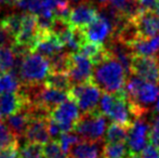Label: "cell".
<instances>
[{"mask_svg":"<svg viewBox=\"0 0 159 158\" xmlns=\"http://www.w3.org/2000/svg\"><path fill=\"white\" fill-rule=\"evenodd\" d=\"M95 66L92 80L103 92L114 93L125 89L127 72L113 54Z\"/></svg>","mask_w":159,"mask_h":158,"instance_id":"6da1fadb","label":"cell"},{"mask_svg":"<svg viewBox=\"0 0 159 158\" xmlns=\"http://www.w3.org/2000/svg\"><path fill=\"white\" fill-rule=\"evenodd\" d=\"M98 111L113 122L130 128L135 120L131 112L125 89L117 92H104L100 101Z\"/></svg>","mask_w":159,"mask_h":158,"instance_id":"7a4b0ae2","label":"cell"},{"mask_svg":"<svg viewBox=\"0 0 159 158\" xmlns=\"http://www.w3.org/2000/svg\"><path fill=\"white\" fill-rule=\"evenodd\" d=\"M50 73L49 60L36 52H30L23 57L20 70V80L22 84H32L44 81Z\"/></svg>","mask_w":159,"mask_h":158,"instance_id":"3957f363","label":"cell"},{"mask_svg":"<svg viewBox=\"0 0 159 158\" xmlns=\"http://www.w3.org/2000/svg\"><path fill=\"white\" fill-rule=\"evenodd\" d=\"M101 92L102 90L96 86L93 80H91L84 84H71L67 91V94L68 99L75 101L82 114H86L98 110V104L101 97Z\"/></svg>","mask_w":159,"mask_h":158,"instance_id":"277c9868","label":"cell"},{"mask_svg":"<svg viewBox=\"0 0 159 158\" xmlns=\"http://www.w3.org/2000/svg\"><path fill=\"white\" fill-rule=\"evenodd\" d=\"M74 131L81 138L91 142H98L106 131V120L98 110L82 114L74 126Z\"/></svg>","mask_w":159,"mask_h":158,"instance_id":"5b68a950","label":"cell"},{"mask_svg":"<svg viewBox=\"0 0 159 158\" xmlns=\"http://www.w3.org/2000/svg\"><path fill=\"white\" fill-rule=\"evenodd\" d=\"M130 73L139 78L154 84H159V62L156 55L132 54Z\"/></svg>","mask_w":159,"mask_h":158,"instance_id":"8992f818","label":"cell"},{"mask_svg":"<svg viewBox=\"0 0 159 158\" xmlns=\"http://www.w3.org/2000/svg\"><path fill=\"white\" fill-rule=\"evenodd\" d=\"M67 74L71 84L91 81L93 78L92 62L79 52H69Z\"/></svg>","mask_w":159,"mask_h":158,"instance_id":"52a82bcc","label":"cell"},{"mask_svg":"<svg viewBox=\"0 0 159 158\" xmlns=\"http://www.w3.org/2000/svg\"><path fill=\"white\" fill-rule=\"evenodd\" d=\"M50 117L59 122L62 132H69L74 130V126L80 117L79 108L75 101L67 99L51 111Z\"/></svg>","mask_w":159,"mask_h":158,"instance_id":"ba28073f","label":"cell"},{"mask_svg":"<svg viewBox=\"0 0 159 158\" xmlns=\"http://www.w3.org/2000/svg\"><path fill=\"white\" fill-rule=\"evenodd\" d=\"M84 39L94 43H103L114 33L113 24L107 16L98 13L96 17L86 27L81 28Z\"/></svg>","mask_w":159,"mask_h":158,"instance_id":"9c48e42d","label":"cell"},{"mask_svg":"<svg viewBox=\"0 0 159 158\" xmlns=\"http://www.w3.org/2000/svg\"><path fill=\"white\" fill-rule=\"evenodd\" d=\"M149 126L144 120V117L138 118L133 121L131 127L128 130V147L130 152L140 153L148 143L149 135Z\"/></svg>","mask_w":159,"mask_h":158,"instance_id":"30bf717a","label":"cell"},{"mask_svg":"<svg viewBox=\"0 0 159 158\" xmlns=\"http://www.w3.org/2000/svg\"><path fill=\"white\" fill-rule=\"evenodd\" d=\"M98 14V8L92 1H84L75 4L70 8L68 23L76 28H84L96 17Z\"/></svg>","mask_w":159,"mask_h":158,"instance_id":"8fae6325","label":"cell"},{"mask_svg":"<svg viewBox=\"0 0 159 158\" xmlns=\"http://www.w3.org/2000/svg\"><path fill=\"white\" fill-rule=\"evenodd\" d=\"M142 38H152L159 35V16L151 10H141L131 19Z\"/></svg>","mask_w":159,"mask_h":158,"instance_id":"7c38bea8","label":"cell"},{"mask_svg":"<svg viewBox=\"0 0 159 158\" xmlns=\"http://www.w3.org/2000/svg\"><path fill=\"white\" fill-rule=\"evenodd\" d=\"M63 49L64 46L60 41L59 37L54 33L49 30V32H38L32 52H36L49 59L52 55L63 51Z\"/></svg>","mask_w":159,"mask_h":158,"instance_id":"4fadbf2b","label":"cell"},{"mask_svg":"<svg viewBox=\"0 0 159 158\" xmlns=\"http://www.w3.org/2000/svg\"><path fill=\"white\" fill-rule=\"evenodd\" d=\"M49 117H35L30 118L25 131V139L27 142L46 144L50 141V135L48 131Z\"/></svg>","mask_w":159,"mask_h":158,"instance_id":"5bb4252c","label":"cell"},{"mask_svg":"<svg viewBox=\"0 0 159 158\" xmlns=\"http://www.w3.org/2000/svg\"><path fill=\"white\" fill-rule=\"evenodd\" d=\"M37 34H38V28H37L36 15L30 12L24 13L21 32H20V34L15 38V42L25 44V46L30 47V50H32L34 43L36 41V38H37Z\"/></svg>","mask_w":159,"mask_h":158,"instance_id":"9a60e30c","label":"cell"},{"mask_svg":"<svg viewBox=\"0 0 159 158\" xmlns=\"http://www.w3.org/2000/svg\"><path fill=\"white\" fill-rule=\"evenodd\" d=\"M67 99H68L67 91L49 88V87L44 86L43 84V87L39 93V97H38V105L43 106L51 113L53 108H55Z\"/></svg>","mask_w":159,"mask_h":158,"instance_id":"2e32d148","label":"cell"},{"mask_svg":"<svg viewBox=\"0 0 159 158\" xmlns=\"http://www.w3.org/2000/svg\"><path fill=\"white\" fill-rule=\"evenodd\" d=\"M25 104V100L22 97V94L16 92H7L1 94L0 97V111L1 115L4 117L12 115L14 113L19 112Z\"/></svg>","mask_w":159,"mask_h":158,"instance_id":"e0dca14e","label":"cell"},{"mask_svg":"<svg viewBox=\"0 0 159 158\" xmlns=\"http://www.w3.org/2000/svg\"><path fill=\"white\" fill-rule=\"evenodd\" d=\"M30 119V117L28 113L24 108H21L19 112L7 116L6 124L9 128V130L19 139L21 137H24V134H25Z\"/></svg>","mask_w":159,"mask_h":158,"instance_id":"ac0fdd59","label":"cell"},{"mask_svg":"<svg viewBox=\"0 0 159 158\" xmlns=\"http://www.w3.org/2000/svg\"><path fill=\"white\" fill-rule=\"evenodd\" d=\"M67 155L68 158H98L100 148L98 142L81 140L71 146Z\"/></svg>","mask_w":159,"mask_h":158,"instance_id":"d6986e66","label":"cell"},{"mask_svg":"<svg viewBox=\"0 0 159 158\" xmlns=\"http://www.w3.org/2000/svg\"><path fill=\"white\" fill-rule=\"evenodd\" d=\"M43 84L49 88L60 89L64 91H68L71 87V81L68 74L64 72H50L44 79Z\"/></svg>","mask_w":159,"mask_h":158,"instance_id":"ffe728a7","label":"cell"},{"mask_svg":"<svg viewBox=\"0 0 159 158\" xmlns=\"http://www.w3.org/2000/svg\"><path fill=\"white\" fill-rule=\"evenodd\" d=\"M128 130L129 128L121 126L119 124H109L105 132V143H118V142H127Z\"/></svg>","mask_w":159,"mask_h":158,"instance_id":"44dd1931","label":"cell"},{"mask_svg":"<svg viewBox=\"0 0 159 158\" xmlns=\"http://www.w3.org/2000/svg\"><path fill=\"white\" fill-rule=\"evenodd\" d=\"M129 153L126 142L106 143L103 147V158H126Z\"/></svg>","mask_w":159,"mask_h":158,"instance_id":"7402d4cb","label":"cell"},{"mask_svg":"<svg viewBox=\"0 0 159 158\" xmlns=\"http://www.w3.org/2000/svg\"><path fill=\"white\" fill-rule=\"evenodd\" d=\"M22 22H23V14L13 13V14L7 15L1 21L0 25L3 28H6L9 32V34H11L14 38H16L17 35L21 32Z\"/></svg>","mask_w":159,"mask_h":158,"instance_id":"603a6c76","label":"cell"},{"mask_svg":"<svg viewBox=\"0 0 159 158\" xmlns=\"http://www.w3.org/2000/svg\"><path fill=\"white\" fill-rule=\"evenodd\" d=\"M22 82L10 72L0 75V94L7 92H16L20 90Z\"/></svg>","mask_w":159,"mask_h":158,"instance_id":"cb8c5ba5","label":"cell"},{"mask_svg":"<svg viewBox=\"0 0 159 158\" xmlns=\"http://www.w3.org/2000/svg\"><path fill=\"white\" fill-rule=\"evenodd\" d=\"M68 55L69 52H61L49 57V65L50 72H64L67 73L68 70Z\"/></svg>","mask_w":159,"mask_h":158,"instance_id":"d4e9b609","label":"cell"},{"mask_svg":"<svg viewBox=\"0 0 159 158\" xmlns=\"http://www.w3.org/2000/svg\"><path fill=\"white\" fill-rule=\"evenodd\" d=\"M43 145L39 143L28 142L19 152V158H42Z\"/></svg>","mask_w":159,"mask_h":158,"instance_id":"484cf974","label":"cell"},{"mask_svg":"<svg viewBox=\"0 0 159 158\" xmlns=\"http://www.w3.org/2000/svg\"><path fill=\"white\" fill-rule=\"evenodd\" d=\"M15 62V54L12 48L0 49V70L2 73H8L13 67Z\"/></svg>","mask_w":159,"mask_h":158,"instance_id":"4316f807","label":"cell"},{"mask_svg":"<svg viewBox=\"0 0 159 158\" xmlns=\"http://www.w3.org/2000/svg\"><path fill=\"white\" fill-rule=\"evenodd\" d=\"M17 145H19L17 138L9 130V128L4 122L0 121V148Z\"/></svg>","mask_w":159,"mask_h":158,"instance_id":"83f0119b","label":"cell"},{"mask_svg":"<svg viewBox=\"0 0 159 158\" xmlns=\"http://www.w3.org/2000/svg\"><path fill=\"white\" fill-rule=\"evenodd\" d=\"M57 141H59L60 146H61V150L67 154L71 146H74L76 143L80 141V137L77 133H71V131H69V132L62 133Z\"/></svg>","mask_w":159,"mask_h":158,"instance_id":"f1b7e54d","label":"cell"},{"mask_svg":"<svg viewBox=\"0 0 159 158\" xmlns=\"http://www.w3.org/2000/svg\"><path fill=\"white\" fill-rule=\"evenodd\" d=\"M63 151L61 150V146L57 140L48 141L46 144H43V157L44 158H53Z\"/></svg>","mask_w":159,"mask_h":158,"instance_id":"f546056e","label":"cell"},{"mask_svg":"<svg viewBox=\"0 0 159 158\" xmlns=\"http://www.w3.org/2000/svg\"><path fill=\"white\" fill-rule=\"evenodd\" d=\"M148 141L159 150V114L153 120L152 127L149 128Z\"/></svg>","mask_w":159,"mask_h":158,"instance_id":"4dcf8cb0","label":"cell"},{"mask_svg":"<svg viewBox=\"0 0 159 158\" xmlns=\"http://www.w3.org/2000/svg\"><path fill=\"white\" fill-rule=\"evenodd\" d=\"M15 43V38L0 25V48H12Z\"/></svg>","mask_w":159,"mask_h":158,"instance_id":"1f68e13d","label":"cell"},{"mask_svg":"<svg viewBox=\"0 0 159 158\" xmlns=\"http://www.w3.org/2000/svg\"><path fill=\"white\" fill-rule=\"evenodd\" d=\"M48 131H49V135L50 138H52L53 140L59 139L60 135L62 134V130L60 128L59 122H57L54 119H52L51 117H49V121H48Z\"/></svg>","mask_w":159,"mask_h":158,"instance_id":"d6a6232c","label":"cell"},{"mask_svg":"<svg viewBox=\"0 0 159 158\" xmlns=\"http://www.w3.org/2000/svg\"><path fill=\"white\" fill-rule=\"evenodd\" d=\"M142 158H159V150L152 143H147V145L142 150Z\"/></svg>","mask_w":159,"mask_h":158,"instance_id":"836d02e7","label":"cell"},{"mask_svg":"<svg viewBox=\"0 0 159 158\" xmlns=\"http://www.w3.org/2000/svg\"><path fill=\"white\" fill-rule=\"evenodd\" d=\"M0 158H19L17 146H9V147L0 148Z\"/></svg>","mask_w":159,"mask_h":158,"instance_id":"e575fe53","label":"cell"},{"mask_svg":"<svg viewBox=\"0 0 159 158\" xmlns=\"http://www.w3.org/2000/svg\"><path fill=\"white\" fill-rule=\"evenodd\" d=\"M142 10H151L153 11L154 6L156 3V0H138Z\"/></svg>","mask_w":159,"mask_h":158,"instance_id":"d590c367","label":"cell"},{"mask_svg":"<svg viewBox=\"0 0 159 158\" xmlns=\"http://www.w3.org/2000/svg\"><path fill=\"white\" fill-rule=\"evenodd\" d=\"M153 12L159 16V0H156V3H155V6H154Z\"/></svg>","mask_w":159,"mask_h":158,"instance_id":"8d00e7d4","label":"cell"},{"mask_svg":"<svg viewBox=\"0 0 159 158\" xmlns=\"http://www.w3.org/2000/svg\"><path fill=\"white\" fill-rule=\"evenodd\" d=\"M127 158H142V157H141V155H139V153L130 152L129 154H128Z\"/></svg>","mask_w":159,"mask_h":158,"instance_id":"74e56055","label":"cell"},{"mask_svg":"<svg viewBox=\"0 0 159 158\" xmlns=\"http://www.w3.org/2000/svg\"><path fill=\"white\" fill-rule=\"evenodd\" d=\"M53 158H68V155H67L66 153L62 152V153H60L59 155H57V156L53 157Z\"/></svg>","mask_w":159,"mask_h":158,"instance_id":"f35d334b","label":"cell"},{"mask_svg":"<svg viewBox=\"0 0 159 158\" xmlns=\"http://www.w3.org/2000/svg\"><path fill=\"white\" fill-rule=\"evenodd\" d=\"M155 113L156 114H159V95L156 100V105H155Z\"/></svg>","mask_w":159,"mask_h":158,"instance_id":"ab89813d","label":"cell"},{"mask_svg":"<svg viewBox=\"0 0 159 158\" xmlns=\"http://www.w3.org/2000/svg\"><path fill=\"white\" fill-rule=\"evenodd\" d=\"M0 3H3V0H0Z\"/></svg>","mask_w":159,"mask_h":158,"instance_id":"60d3db41","label":"cell"},{"mask_svg":"<svg viewBox=\"0 0 159 158\" xmlns=\"http://www.w3.org/2000/svg\"><path fill=\"white\" fill-rule=\"evenodd\" d=\"M1 116H2V115H1V111H0V118H1Z\"/></svg>","mask_w":159,"mask_h":158,"instance_id":"b9f144b4","label":"cell"},{"mask_svg":"<svg viewBox=\"0 0 159 158\" xmlns=\"http://www.w3.org/2000/svg\"><path fill=\"white\" fill-rule=\"evenodd\" d=\"M2 74H3V73H2L1 70H0V75H2Z\"/></svg>","mask_w":159,"mask_h":158,"instance_id":"7bdbcfd3","label":"cell"}]
</instances>
